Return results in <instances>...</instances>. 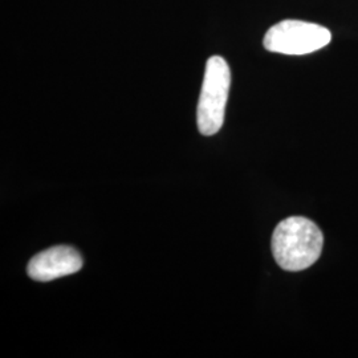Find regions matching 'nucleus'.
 Segmentation results:
<instances>
[{"instance_id": "nucleus-4", "label": "nucleus", "mask_w": 358, "mask_h": 358, "mask_svg": "<svg viewBox=\"0 0 358 358\" xmlns=\"http://www.w3.org/2000/svg\"><path fill=\"white\" fill-rule=\"evenodd\" d=\"M83 267V257L69 245H57L34 256L28 264V275L36 282H52L55 279L76 273Z\"/></svg>"}, {"instance_id": "nucleus-3", "label": "nucleus", "mask_w": 358, "mask_h": 358, "mask_svg": "<svg viewBox=\"0 0 358 358\" xmlns=\"http://www.w3.org/2000/svg\"><path fill=\"white\" fill-rule=\"evenodd\" d=\"M332 40L328 28L303 20H282L271 27L264 40V48L273 53L301 56L322 50Z\"/></svg>"}, {"instance_id": "nucleus-2", "label": "nucleus", "mask_w": 358, "mask_h": 358, "mask_svg": "<svg viewBox=\"0 0 358 358\" xmlns=\"http://www.w3.org/2000/svg\"><path fill=\"white\" fill-rule=\"evenodd\" d=\"M231 71L227 62L213 56L206 63L205 77L198 103V129L203 136H214L223 127L229 100Z\"/></svg>"}, {"instance_id": "nucleus-1", "label": "nucleus", "mask_w": 358, "mask_h": 358, "mask_svg": "<svg viewBox=\"0 0 358 358\" xmlns=\"http://www.w3.org/2000/svg\"><path fill=\"white\" fill-rule=\"evenodd\" d=\"M322 245V232L307 217H287L276 226L272 235L275 260L285 271L309 268L319 260Z\"/></svg>"}]
</instances>
